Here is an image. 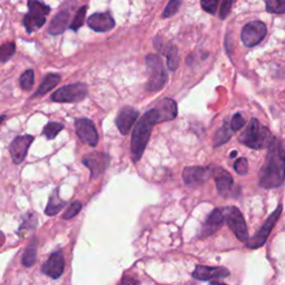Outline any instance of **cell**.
<instances>
[{"label":"cell","instance_id":"1","mask_svg":"<svg viewBox=\"0 0 285 285\" xmlns=\"http://www.w3.org/2000/svg\"><path fill=\"white\" fill-rule=\"evenodd\" d=\"M268 156L261 170L259 184L263 188H277L284 183V148L281 141L273 138Z\"/></svg>","mask_w":285,"mask_h":285},{"label":"cell","instance_id":"2","mask_svg":"<svg viewBox=\"0 0 285 285\" xmlns=\"http://www.w3.org/2000/svg\"><path fill=\"white\" fill-rule=\"evenodd\" d=\"M157 124V115L155 109H149L141 118L136 120L132 134V153L133 162L137 163L142 158L151 137L153 127Z\"/></svg>","mask_w":285,"mask_h":285},{"label":"cell","instance_id":"3","mask_svg":"<svg viewBox=\"0 0 285 285\" xmlns=\"http://www.w3.org/2000/svg\"><path fill=\"white\" fill-rule=\"evenodd\" d=\"M273 135L270 129L259 122V119L252 118L244 132L241 134L239 141L253 149L268 148L273 141Z\"/></svg>","mask_w":285,"mask_h":285},{"label":"cell","instance_id":"4","mask_svg":"<svg viewBox=\"0 0 285 285\" xmlns=\"http://www.w3.org/2000/svg\"><path fill=\"white\" fill-rule=\"evenodd\" d=\"M29 11L23 17V26L28 33L41 28L46 22V16L50 12V7L40 0H28Z\"/></svg>","mask_w":285,"mask_h":285},{"label":"cell","instance_id":"5","mask_svg":"<svg viewBox=\"0 0 285 285\" xmlns=\"http://www.w3.org/2000/svg\"><path fill=\"white\" fill-rule=\"evenodd\" d=\"M146 67L148 71V81L146 89L148 91H158L165 86L167 81V72L162 64V59L158 55L149 54L146 57Z\"/></svg>","mask_w":285,"mask_h":285},{"label":"cell","instance_id":"6","mask_svg":"<svg viewBox=\"0 0 285 285\" xmlns=\"http://www.w3.org/2000/svg\"><path fill=\"white\" fill-rule=\"evenodd\" d=\"M221 211L223 213L226 224L229 225V228L235 234L236 238L242 241V242H246V240L249 239V232L248 228H246L244 217L238 207L226 206L221 209Z\"/></svg>","mask_w":285,"mask_h":285},{"label":"cell","instance_id":"7","mask_svg":"<svg viewBox=\"0 0 285 285\" xmlns=\"http://www.w3.org/2000/svg\"><path fill=\"white\" fill-rule=\"evenodd\" d=\"M88 95V88L84 83L66 85L57 89L51 95V100L56 103H77L84 100Z\"/></svg>","mask_w":285,"mask_h":285},{"label":"cell","instance_id":"8","mask_svg":"<svg viewBox=\"0 0 285 285\" xmlns=\"http://www.w3.org/2000/svg\"><path fill=\"white\" fill-rule=\"evenodd\" d=\"M282 209H283V206L279 205L278 209L269 216V219L267 220V222H265L262 228H261V230L257 232L252 238L246 240L245 244L249 249H259L261 248V246H263L265 244L275 224H277V222L279 221L280 216H281Z\"/></svg>","mask_w":285,"mask_h":285},{"label":"cell","instance_id":"9","mask_svg":"<svg viewBox=\"0 0 285 285\" xmlns=\"http://www.w3.org/2000/svg\"><path fill=\"white\" fill-rule=\"evenodd\" d=\"M267 33V25L261 20H254L246 23L243 27L242 32H241V40L245 47L251 48L262 42Z\"/></svg>","mask_w":285,"mask_h":285},{"label":"cell","instance_id":"10","mask_svg":"<svg viewBox=\"0 0 285 285\" xmlns=\"http://www.w3.org/2000/svg\"><path fill=\"white\" fill-rule=\"evenodd\" d=\"M76 133L80 138V141L89 145L91 147H95L98 144L99 137L98 133L96 130L94 123L90 119L87 118H78L75 122Z\"/></svg>","mask_w":285,"mask_h":285},{"label":"cell","instance_id":"11","mask_svg":"<svg viewBox=\"0 0 285 285\" xmlns=\"http://www.w3.org/2000/svg\"><path fill=\"white\" fill-rule=\"evenodd\" d=\"M33 142V136L31 135H22V136H17L13 139L9 147L10 156L12 162L19 165L25 161L28 149L30 147L31 143Z\"/></svg>","mask_w":285,"mask_h":285},{"label":"cell","instance_id":"12","mask_svg":"<svg viewBox=\"0 0 285 285\" xmlns=\"http://www.w3.org/2000/svg\"><path fill=\"white\" fill-rule=\"evenodd\" d=\"M84 165L88 168L91 174V177H98L104 174L106 168L108 167L109 157L105 153H90L83 158Z\"/></svg>","mask_w":285,"mask_h":285},{"label":"cell","instance_id":"13","mask_svg":"<svg viewBox=\"0 0 285 285\" xmlns=\"http://www.w3.org/2000/svg\"><path fill=\"white\" fill-rule=\"evenodd\" d=\"M65 269V260L64 255L61 252H54L49 259L46 261V263L42 265L41 271L47 277H49L54 280L59 279Z\"/></svg>","mask_w":285,"mask_h":285},{"label":"cell","instance_id":"14","mask_svg":"<svg viewBox=\"0 0 285 285\" xmlns=\"http://www.w3.org/2000/svg\"><path fill=\"white\" fill-rule=\"evenodd\" d=\"M139 113L137 109H135L130 106H126V107L122 108L117 117H116V126L119 129V132L123 135H127L134 124L136 123L138 119Z\"/></svg>","mask_w":285,"mask_h":285},{"label":"cell","instance_id":"15","mask_svg":"<svg viewBox=\"0 0 285 285\" xmlns=\"http://www.w3.org/2000/svg\"><path fill=\"white\" fill-rule=\"evenodd\" d=\"M193 278L199 281H210L213 279H224L230 275V271L223 267H205V265H197L193 271Z\"/></svg>","mask_w":285,"mask_h":285},{"label":"cell","instance_id":"16","mask_svg":"<svg viewBox=\"0 0 285 285\" xmlns=\"http://www.w3.org/2000/svg\"><path fill=\"white\" fill-rule=\"evenodd\" d=\"M213 173L212 167H203V166H190L185 167L183 171V180L185 184L192 185L196 183H203L209 180V177Z\"/></svg>","mask_w":285,"mask_h":285},{"label":"cell","instance_id":"17","mask_svg":"<svg viewBox=\"0 0 285 285\" xmlns=\"http://www.w3.org/2000/svg\"><path fill=\"white\" fill-rule=\"evenodd\" d=\"M87 23H88L89 28L96 32H106L112 30L116 22L112 14L107 11L91 14L88 20H87Z\"/></svg>","mask_w":285,"mask_h":285},{"label":"cell","instance_id":"18","mask_svg":"<svg viewBox=\"0 0 285 285\" xmlns=\"http://www.w3.org/2000/svg\"><path fill=\"white\" fill-rule=\"evenodd\" d=\"M154 109L157 115V124L173 120L177 116V104L172 98H163Z\"/></svg>","mask_w":285,"mask_h":285},{"label":"cell","instance_id":"19","mask_svg":"<svg viewBox=\"0 0 285 285\" xmlns=\"http://www.w3.org/2000/svg\"><path fill=\"white\" fill-rule=\"evenodd\" d=\"M224 223L223 213H222L221 209H215L212 211V213L207 217L205 223L203 224L201 230V236L202 238H209V236L213 235L215 232L221 229V226Z\"/></svg>","mask_w":285,"mask_h":285},{"label":"cell","instance_id":"20","mask_svg":"<svg viewBox=\"0 0 285 285\" xmlns=\"http://www.w3.org/2000/svg\"><path fill=\"white\" fill-rule=\"evenodd\" d=\"M213 176L216 183V188L219 191L220 195L222 196H229L232 192V187H233V177L231 176L229 172L222 168H217L216 171H213Z\"/></svg>","mask_w":285,"mask_h":285},{"label":"cell","instance_id":"21","mask_svg":"<svg viewBox=\"0 0 285 285\" xmlns=\"http://www.w3.org/2000/svg\"><path fill=\"white\" fill-rule=\"evenodd\" d=\"M70 18V10L69 9H61V10L58 12L56 16L52 18V20L50 21L49 28H48V32L50 33L51 36H58L60 33L64 32L68 25Z\"/></svg>","mask_w":285,"mask_h":285},{"label":"cell","instance_id":"22","mask_svg":"<svg viewBox=\"0 0 285 285\" xmlns=\"http://www.w3.org/2000/svg\"><path fill=\"white\" fill-rule=\"evenodd\" d=\"M60 81V76L57 74H48L45 78H43L42 83L40 86L38 87V89L36 90V93L33 94L32 97H39V96H43L47 94L48 91H50L51 89H54L55 87L59 84Z\"/></svg>","mask_w":285,"mask_h":285},{"label":"cell","instance_id":"23","mask_svg":"<svg viewBox=\"0 0 285 285\" xmlns=\"http://www.w3.org/2000/svg\"><path fill=\"white\" fill-rule=\"evenodd\" d=\"M65 205H66V202L60 199L59 192H58V188H57V190H55L54 193L51 194V196L49 197V201H48L45 213L48 216L57 215L62 209H64Z\"/></svg>","mask_w":285,"mask_h":285},{"label":"cell","instance_id":"24","mask_svg":"<svg viewBox=\"0 0 285 285\" xmlns=\"http://www.w3.org/2000/svg\"><path fill=\"white\" fill-rule=\"evenodd\" d=\"M163 52H165L164 55L167 58V67L171 71H175L178 68V64H180L177 48L173 45H166L163 49Z\"/></svg>","mask_w":285,"mask_h":285},{"label":"cell","instance_id":"25","mask_svg":"<svg viewBox=\"0 0 285 285\" xmlns=\"http://www.w3.org/2000/svg\"><path fill=\"white\" fill-rule=\"evenodd\" d=\"M232 136H233V130H232L230 125L225 122L223 126L217 130L214 135V147H219L221 145L229 142Z\"/></svg>","mask_w":285,"mask_h":285},{"label":"cell","instance_id":"26","mask_svg":"<svg viewBox=\"0 0 285 285\" xmlns=\"http://www.w3.org/2000/svg\"><path fill=\"white\" fill-rule=\"evenodd\" d=\"M37 260V241L33 240L32 242L28 245V248L26 249L25 252H23L21 262L23 264V267L30 268L35 264Z\"/></svg>","mask_w":285,"mask_h":285},{"label":"cell","instance_id":"27","mask_svg":"<svg viewBox=\"0 0 285 285\" xmlns=\"http://www.w3.org/2000/svg\"><path fill=\"white\" fill-rule=\"evenodd\" d=\"M16 51V43L8 41L0 46V62H7Z\"/></svg>","mask_w":285,"mask_h":285},{"label":"cell","instance_id":"28","mask_svg":"<svg viewBox=\"0 0 285 285\" xmlns=\"http://www.w3.org/2000/svg\"><path fill=\"white\" fill-rule=\"evenodd\" d=\"M267 11L277 14H283L285 12V0H265Z\"/></svg>","mask_w":285,"mask_h":285},{"label":"cell","instance_id":"29","mask_svg":"<svg viewBox=\"0 0 285 285\" xmlns=\"http://www.w3.org/2000/svg\"><path fill=\"white\" fill-rule=\"evenodd\" d=\"M62 129H64V125L60 123L51 122V123H48L46 126L43 127L42 134L45 135L47 139H54Z\"/></svg>","mask_w":285,"mask_h":285},{"label":"cell","instance_id":"30","mask_svg":"<svg viewBox=\"0 0 285 285\" xmlns=\"http://www.w3.org/2000/svg\"><path fill=\"white\" fill-rule=\"evenodd\" d=\"M35 83V72L32 69L26 70L23 74L20 76V79H19V84L23 90H30Z\"/></svg>","mask_w":285,"mask_h":285},{"label":"cell","instance_id":"31","mask_svg":"<svg viewBox=\"0 0 285 285\" xmlns=\"http://www.w3.org/2000/svg\"><path fill=\"white\" fill-rule=\"evenodd\" d=\"M86 11H87V6H86V4H85V6H83V7H80L78 10H77V13H76V16L74 18V20H72V22L70 23V26H69V28L71 29V30L77 31L81 26L84 25L85 17H86Z\"/></svg>","mask_w":285,"mask_h":285},{"label":"cell","instance_id":"32","mask_svg":"<svg viewBox=\"0 0 285 285\" xmlns=\"http://www.w3.org/2000/svg\"><path fill=\"white\" fill-rule=\"evenodd\" d=\"M182 4V0H170L163 11L162 17L163 18H170L174 16L178 10H180Z\"/></svg>","mask_w":285,"mask_h":285},{"label":"cell","instance_id":"33","mask_svg":"<svg viewBox=\"0 0 285 285\" xmlns=\"http://www.w3.org/2000/svg\"><path fill=\"white\" fill-rule=\"evenodd\" d=\"M81 210V203L79 201H75L74 203L68 206V209L66 210V212L62 214V220H70L72 217H75L77 214L79 213Z\"/></svg>","mask_w":285,"mask_h":285},{"label":"cell","instance_id":"34","mask_svg":"<svg viewBox=\"0 0 285 285\" xmlns=\"http://www.w3.org/2000/svg\"><path fill=\"white\" fill-rule=\"evenodd\" d=\"M220 0H201V7L207 13L214 14L217 10Z\"/></svg>","mask_w":285,"mask_h":285},{"label":"cell","instance_id":"35","mask_svg":"<svg viewBox=\"0 0 285 285\" xmlns=\"http://www.w3.org/2000/svg\"><path fill=\"white\" fill-rule=\"evenodd\" d=\"M234 170L235 172L240 174V175H246L249 172V163L248 159L244 157L239 158L238 161L234 163Z\"/></svg>","mask_w":285,"mask_h":285},{"label":"cell","instance_id":"36","mask_svg":"<svg viewBox=\"0 0 285 285\" xmlns=\"http://www.w3.org/2000/svg\"><path fill=\"white\" fill-rule=\"evenodd\" d=\"M244 125H245V120L243 118V116L241 115L240 113H236L233 117H232L230 126H231L233 132H238V130L242 129Z\"/></svg>","mask_w":285,"mask_h":285},{"label":"cell","instance_id":"37","mask_svg":"<svg viewBox=\"0 0 285 285\" xmlns=\"http://www.w3.org/2000/svg\"><path fill=\"white\" fill-rule=\"evenodd\" d=\"M234 1L235 0H223L220 9V18L222 20H224V19L230 14L232 10V6L234 4Z\"/></svg>","mask_w":285,"mask_h":285},{"label":"cell","instance_id":"38","mask_svg":"<svg viewBox=\"0 0 285 285\" xmlns=\"http://www.w3.org/2000/svg\"><path fill=\"white\" fill-rule=\"evenodd\" d=\"M117 285H141L137 280H135L134 278H130V277H124L122 280H120V282Z\"/></svg>","mask_w":285,"mask_h":285},{"label":"cell","instance_id":"39","mask_svg":"<svg viewBox=\"0 0 285 285\" xmlns=\"http://www.w3.org/2000/svg\"><path fill=\"white\" fill-rule=\"evenodd\" d=\"M4 119H6V115H1V116H0V125H1V123L3 122Z\"/></svg>","mask_w":285,"mask_h":285},{"label":"cell","instance_id":"40","mask_svg":"<svg viewBox=\"0 0 285 285\" xmlns=\"http://www.w3.org/2000/svg\"><path fill=\"white\" fill-rule=\"evenodd\" d=\"M210 285H226L224 283H220V282H211Z\"/></svg>","mask_w":285,"mask_h":285},{"label":"cell","instance_id":"41","mask_svg":"<svg viewBox=\"0 0 285 285\" xmlns=\"http://www.w3.org/2000/svg\"><path fill=\"white\" fill-rule=\"evenodd\" d=\"M236 155H238V152H233V153H231L230 157H231V158H234Z\"/></svg>","mask_w":285,"mask_h":285}]
</instances>
